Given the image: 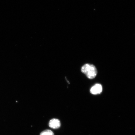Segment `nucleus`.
Instances as JSON below:
<instances>
[{
	"label": "nucleus",
	"mask_w": 135,
	"mask_h": 135,
	"mask_svg": "<svg viewBox=\"0 0 135 135\" xmlns=\"http://www.w3.org/2000/svg\"><path fill=\"white\" fill-rule=\"evenodd\" d=\"M40 135H54L51 131L49 129L45 130L40 133Z\"/></svg>",
	"instance_id": "20e7f679"
},
{
	"label": "nucleus",
	"mask_w": 135,
	"mask_h": 135,
	"mask_svg": "<svg viewBox=\"0 0 135 135\" xmlns=\"http://www.w3.org/2000/svg\"><path fill=\"white\" fill-rule=\"evenodd\" d=\"M60 121L56 119H53L50 120L49 123L50 127L53 129H58L60 127Z\"/></svg>",
	"instance_id": "7ed1b4c3"
},
{
	"label": "nucleus",
	"mask_w": 135,
	"mask_h": 135,
	"mask_svg": "<svg viewBox=\"0 0 135 135\" xmlns=\"http://www.w3.org/2000/svg\"><path fill=\"white\" fill-rule=\"evenodd\" d=\"M81 71L85 74L89 79L95 78L97 74V70L94 65L87 64L83 66L81 69Z\"/></svg>",
	"instance_id": "f257e3e1"
},
{
	"label": "nucleus",
	"mask_w": 135,
	"mask_h": 135,
	"mask_svg": "<svg viewBox=\"0 0 135 135\" xmlns=\"http://www.w3.org/2000/svg\"><path fill=\"white\" fill-rule=\"evenodd\" d=\"M103 88L102 86L100 84H96L91 88L90 92L92 94H100L102 92Z\"/></svg>",
	"instance_id": "f03ea898"
}]
</instances>
